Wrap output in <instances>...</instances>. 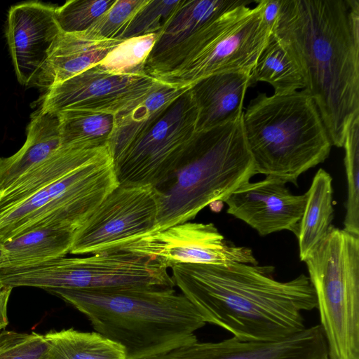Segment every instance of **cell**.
I'll use <instances>...</instances> for the list:
<instances>
[{
    "mask_svg": "<svg viewBox=\"0 0 359 359\" xmlns=\"http://www.w3.org/2000/svg\"><path fill=\"white\" fill-rule=\"evenodd\" d=\"M299 67L332 146L359 116V1L281 0L271 32Z\"/></svg>",
    "mask_w": 359,
    "mask_h": 359,
    "instance_id": "1",
    "label": "cell"
},
{
    "mask_svg": "<svg viewBox=\"0 0 359 359\" xmlns=\"http://www.w3.org/2000/svg\"><path fill=\"white\" fill-rule=\"evenodd\" d=\"M171 269L175 285L205 322L242 341L289 337L306 328L303 313L317 308L309 276L278 281L273 266L179 264Z\"/></svg>",
    "mask_w": 359,
    "mask_h": 359,
    "instance_id": "2",
    "label": "cell"
},
{
    "mask_svg": "<svg viewBox=\"0 0 359 359\" xmlns=\"http://www.w3.org/2000/svg\"><path fill=\"white\" fill-rule=\"evenodd\" d=\"M47 292L86 316L95 332L122 347L126 359H145L196 342V331L206 324L174 287Z\"/></svg>",
    "mask_w": 359,
    "mask_h": 359,
    "instance_id": "3",
    "label": "cell"
},
{
    "mask_svg": "<svg viewBox=\"0 0 359 359\" xmlns=\"http://www.w3.org/2000/svg\"><path fill=\"white\" fill-rule=\"evenodd\" d=\"M255 173L297 186L299 177L325 161L332 144L318 110L302 90L259 93L242 116Z\"/></svg>",
    "mask_w": 359,
    "mask_h": 359,
    "instance_id": "4",
    "label": "cell"
},
{
    "mask_svg": "<svg viewBox=\"0 0 359 359\" xmlns=\"http://www.w3.org/2000/svg\"><path fill=\"white\" fill-rule=\"evenodd\" d=\"M254 175V161L244 137L242 116L198 132L173 175L156 187L160 209L151 231L194 219L206 206L224 202Z\"/></svg>",
    "mask_w": 359,
    "mask_h": 359,
    "instance_id": "5",
    "label": "cell"
},
{
    "mask_svg": "<svg viewBox=\"0 0 359 359\" xmlns=\"http://www.w3.org/2000/svg\"><path fill=\"white\" fill-rule=\"evenodd\" d=\"M245 4L210 20L145 72L162 83L191 87L208 76L228 72L250 73L271 32L259 1Z\"/></svg>",
    "mask_w": 359,
    "mask_h": 359,
    "instance_id": "6",
    "label": "cell"
},
{
    "mask_svg": "<svg viewBox=\"0 0 359 359\" xmlns=\"http://www.w3.org/2000/svg\"><path fill=\"white\" fill-rule=\"evenodd\" d=\"M304 262L330 359H359V235L331 225Z\"/></svg>",
    "mask_w": 359,
    "mask_h": 359,
    "instance_id": "7",
    "label": "cell"
},
{
    "mask_svg": "<svg viewBox=\"0 0 359 359\" xmlns=\"http://www.w3.org/2000/svg\"><path fill=\"white\" fill-rule=\"evenodd\" d=\"M118 185L109 145L93 159L0 212V241L29 229L77 230Z\"/></svg>",
    "mask_w": 359,
    "mask_h": 359,
    "instance_id": "8",
    "label": "cell"
},
{
    "mask_svg": "<svg viewBox=\"0 0 359 359\" xmlns=\"http://www.w3.org/2000/svg\"><path fill=\"white\" fill-rule=\"evenodd\" d=\"M0 283L15 287L105 290L173 288L168 269L155 259L114 249L83 257L66 256L18 269H0Z\"/></svg>",
    "mask_w": 359,
    "mask_h": 359,
    "instance_id": "9",
    "label": "cell"
},
{
    "mask_svg": "<svg viewBox=\"0 0 359 359\" xmlns=\"http://www.w3.org/2000/svg\"><path fill=\"white\" fill-rule=\"evenodd\" d=\"M198 114L190 88L149 130L113 160L118 184L158 187L166 182L197 135Z\"/></svg>",
    "mask_w": 359,
    "mask_h": 359,
    "instance_id": "10",
    "label": "cell"
},
{
    "mask_svg": "<svg viewBox=\"0 0 359 359\" xmlns=\"http://www.w3.org/2000/svg\"><path fill=\"white\" fill-rule=\"evenodd\" d=\"M160 197L156 187L118 185L74 235L69 253L91 255L118 248L156 224Z\"/></svg>",
    "mask_w": 359,
    "mask_h": 359,
    "instance_id": "11",
    "label": "cell"
},
{
    "mask_svg": "<svg viewBox=\"0 0 359 359\" xmlns=\"http://www.w3.org/2000/svg\"><path fill=\"white\" fill-rule=\"evenodd\" d=\"M162 83L144 70L114 73L99 64L46 90L40 110L58 113L66 109L116 115L142 101Z\"/></svg>",
    "mask_w": 359,
    "mask_h": 359,
    "instance_id": "12",
    "label": "cell"
},
{
    "mask_svg": "<svg viewBox=\"0 0 359 359\" xmlns=\"http://www.w3.org/2000/svg\"><path fill=\"white\" fill-rule=\"evenodd\" d=\"M117 249L154 258L168 269L179 264H258L250 248L226 241L212 223L187 222L151 231Z\"/></svg>",
    "mask_w": 359,
    "mask_h": 359,
    "instance_id": "13",
    "label": "cell"
},
{
    "mask_svg": "<svg viewBox=\"0 0 359 359\" xmlns=\"http://www.w3.org/2000/svg\"><path fill=\"white\" fill-rule=\"evenodd\" d=\"M56 6L32 1L8 11L6 36L18 82L35 86L49 52L61 32Z\"/></svg>",
    "mask_w": 359,
    "mask_h": 359,
    "instance_id": "14",
    "label": "cell"
},
{
    "mask_svg": "<svg viewBox=\"0 0 359 359\" xmlns=\"http://www.w3.org/2000/svg\"><path fill=\"white\" fill-rule=\"evenodd\" d=\"M145 359H330L320 325L289 337L266 342L242 341L232 337L217 342L181 346Z\"/></svg>",
    "mask_w": 359,
    "mask_h": 359,
    "instance_id": "15",
    "label": "cell"
},
{
    "mask_svg": "<svg viewBox=\"0 0 359 359\" xmlns=\"http://www.w3.org/2000/svg\"><path fill=\"white\" fill-rule=\"evenodd\" d=\"M306 199V194H292L283 181L266 177L241 185L224 203L228 214L264 236L283 230L294 233Z\"/></svg>",
    "mask_w": 359,
    "mask_h": 359,
    "instance_id": "16",
    "label": "cell"
},
{
    "mask_svg": "<svg viewBox=\"0 0 359 359\" xmlns=\"http://www.w3.org/2000/svg\"><path fill=\"white\" fill-rule=\"evenodd\" d=\"M124 39L93 38L83 32L61 31L39 75L36 86L45 91L100 63Z\"/></svg>",
    "mask_w": 359,
    "mask_h": 359,
    "instance_id": "17",
    "label": "cell"
},
{
    "mask_svg": "<svg viewBox=\"0 0 359 359\" xmlns=\"http://www.w3.org/2000/svg\"><path fill=\"white\" fill-rule=\"evenodd\" d=\"M250 74L241 71L219 73L203 78L191 87L198 111V132L242 116Z\"/></svg>",
    "mask_w": 359,
    "mask_h": 359,
    "instance_id": "18",
    "label": "cell"
},
{
    "mask_svg": "<svg viewBox=\"0 0 359 359\" xmlns=\"http://www.w3.org/2000/svg\"><path fill=\"white\" fill-rule=\"evenodd\" d=\"M60 146L57 114L43 112L39 109L31 115L27 138L22 147L11 156L0 158V194Z\"/></svg>",
    "mask_w": 359,
    "mask_h": 359,
    "instance_id": "19",
    "label": "cell"
},
{
    "mask_svg": "<svg viewBox=\"0 0 359 359\" xmlns=\"http://www.w3.org/2000/svg\"><path fill=\"white\" fill-rule=\"evenodd\" d=\"M108 145L97 146L88 142L61 145L48 158L0 194V212L87 163Z\"/></svg>",
    "mask_w": 359,
    "mask_h": 359,
    "instance_id": "20",
    "label": "cell"
},
{
    "mask_svg": "<svg viewBox=\"0 0 359 359\" xmlns=\"http://www.w3.org/2000/svg\"><path fill=\"white\" fill-rule=\"evenodd\" d=\"M255 1L182 0L174 14L158 33L145 61L144 70L177 49L210 20L238 6Z\"/></svg>",
    "mask_w": 359,
    "mask_h": 359,
    "instance_id": "21",
    "label": "cell"
},
{
    "mask_svg": "<svg viewBox=\"0 0 359 359\" xmlns=\"http://www.w3.org/2000/svg\"><path fill=\"white\" fill-rule=\"evenodd\" d=\"M76 230L57 226L35 228L19 233L3 243L1 269L36 265L69 253Z\"/></svg>",
    "mask_w": 359,
    "mask_h": 359,
    "instance_id": "22",
    "label": "cell"
},
{
    "mask_svg": "<svg viewBox=\"0 0 359 359\" xmlns=\"http://www.w3.org/2000/svg\"><path fill=\"white\" fill-rule=\"evenodd\" d=\"M190 88L162 83L144 100L116 114L109 142L113 160L149 130L171 103Z\"/></svg>",
    "mask_w": 359,
    "mask_h": 359,
    "instance_id": "23",
    "label": "cell"
},
{
    "mask_svg": "<svg viewBox=\"0 0 359 359\" xmlns=\"http://www.w3.org/2000/svg\"><path fill=\"white\" fill-rule=\"evenodd\" d=\"M306 203L294 234L299 258L304 261L326 236L334 216L332 177L323 168L305 193Z\"/></svg>",
    "mask_w": 359,
    "mask_h": 359,
    "instance_id": "24",
    "label": "cell"
},
{
    "mask_svg": "<svg viewBox=\"0 0 359 359\" xmlns=\"http://www.w3.org/2000/svg\"><path fill=\"white\" fill-rule=\"evenodd\" d=\"M44 337L49 344L48 359H126L122 347L96 332L70 328L50 331Z\"/></svg>",
    "mask_w": 359,
    "mask_h": 359,
    "instance_id": "25",
    "label": "cell"
},
{
    "mask_svg": "<svg viewBox=\"0 0 359 359\" xmlns=\"http://www.w3.org/2000/svg\"><path fill=\"white\" fill-rule=\"evenodd\" d=\"M259 81L271 85L276 93L305 88L299 67L273 33L250 74V86Z\"/></svg>",
    "mask_w": 359,
    "mask_h": 359,
    "instance_id": "26",
    "label": "cell"
},
{
    "mask_svg": "<svg viewBox=\"0 0 359 359\" xmlns=\"http://www.w3.org/2000/svg\"><path fill=\"white\" fill-rule=\"evenodd\" d=\"M57 114L61 145L76 142L109 144L114 128V115L77 109L62 110Z\"/></svg>",
    "mask_w": 359,
    "mask_h": 359,
    "instance_id": "27",
    "label": "cell"
},
{
    "mask_svg": "<svg viewBox=\"0 0 359 359\" xmlns=\"http://www.w3.org/2000/svg\"><path fill=\"white\" fill-rule=\"evenodd\" d=\"M347 182L344 230L359 235V116L349 123L343 147Z\"/></svg>",
    "mask_w": 359,
    "mask_h": 359,
    "instance_id": "28",
    "label": "cell"
},
{
    "mask_svg": "<svg viewBox=\"0 0 359 359\" xmlns=\"http://www.w3.org/2000/svg\"><path fill=\"white\" fill-rule=\"evenodd\" d=\"M158 33L125 39L112 50L99 65L114 73L144 70V63Z\"/></svg>",
    "mask_w": 359,
    "mask_h": 359,
    "instance_id": "29",
    "label": "cell"
},
{
    "mask_svg": "<svg viewBox=\"0 0 359 359\" xmlns=\"http://www.w3.org/2000/svg\"><path fill=\"white\" fill-rule=\"evenodd\" d=\"M116 0H70L56 7L55 18L60 30L66 33L87 30Z\"/></svg>",
    "mask_w": 359,
    "mask_h": 359,
    "instance_id": "30",
    "label": "cell"
},
{
    "mask_svg": "<svg viewBox=\"0 0 359 359\" xmlns=\"http://www.w3.org/2000/svg\"><path fill=\"white\" fill-rule=\"evenodd\" d=\"M182 0H147L133 16L121 39L159 33Z\"/></svg>",
    "mask_w": 359,
    "mask_h": 359,
    "instance_id": "31",
    "label": "cell"
},
{
    "mask_svg": "<svg viewBox=\"0 0 359 359\" xmlns=\"http://www.w3.org/2000/svg\"><path fill=\"white\" fill-rule=\"evenodd\" d=\"M147 0H116L114 4L83 33L93 38L117 39Z\"/></svg>",
    "mask_w": 359,
    "mask_h": 359,
    "instance_id": "32",
    "label": "cell"
},
{
    "mask_svg": "<svg viewBox=\"0 0 359 359\" xmlns=\"http://www.w3.org/2000/svg\"><path fill=\"white\" fill-rule=\"evenodd\" d=\"M44 335L4 330L0 332V359H48Z\"/></svg>",
    "mask_w": 359,
    "mask_h": 359,
    "instance_id": "33",
    "label": "cell"
},
{
    "mask_svg": "<svg viewBox=\"0 0 359 359\" xmlns=\"http://www.w3.org/2000/svg\"><path fill=\"white\" fill-rule=\"evenodd\" d=\"M262 18L271 33L278 18L281 7V0H259Z\"/></svg>",
    "mask_w": 359,
    "mask_h": 359,
    "instance_id": "34",
    "label": "cell"
},
{
    "mask_svg": "<svg viewBox=\"0 0 359 359\" xmlns=\"http://www.w3.org/2000/svg\"><path fill=\"white\" fill-rule=\"evenodd\" d=\"M13 287L0 283V331L8 324L7 305Z\"/></svg>",
    "mask_w": 359,
    "mask_h": 359,
    "instance_id": "35",
    "label": "cell"
},
{
    "mask_svg": "<svg viewBox=\"0 0 359 359\" xmlns=\"http://www.w3.org/2000/svg\"><path fill=\"white\" fill-rule=\"evenodd\" d=\"M4 259V248L3 243L0 241V266Z\"/></svg>",
    "mask_w": 359,
    "mask_h": 359,
    "instance_id": "36",
    "label": "cell"
}]
</instances>
